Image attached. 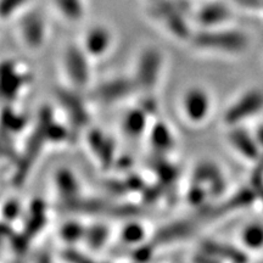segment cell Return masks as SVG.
I'll return each instance as SVG.
<instances>
[{
  "mask_svg": "<svg viewBox=\"0 0 263 263\" xmlns=\"http://www.w3.org/2000/svg\"><path fill=\"white\" fill-rule=\"evenodd\" d=\"M192 41L197 49L218 54H241L249 47V37L239 29L202 28L192 35Z\"/></svg>",
  "mask_w": 263,
  "mask_h": 263,
  "instance_id": "6da1fadb",
  "label": "cell"
},
{
  "mask_svg": "<svg viewBox=\"0 0 263 263\" xmlns=\"http://www.w3.org/2000/svg\"><path fill=\"white\" fill-rule=\"evenodd\" d=\"M52 118L51 110L48 107H43L39 115L38 123L34 127L29 137L27 145H26L24 153H20V157L16 162V170L12 176V180L16 186H21L29 172L37 162L38 156L41 155L45 143H48L47 138V123Z\"/></svg>",
  "mask_w": 263,
  "mask_h": 263,
  "instance_id": "7a4b0ae2",
  "label": "cell"
},
{
  "mask_svg": "<svg viewBox=\"0 0 263 263\" xmlns=\"http://www.w3.org/2000/svg\"><path fill=\"white\" fill-rule=\"evenodd\" d=\"M20 37L31 50H39L48 37V24L42 11L35 9L26 10L18 20Z\"/></svg>",
  "mask_w": 263,
  "mask_h": 263,
  "instance_id": "3957f363",
  "label": "cell"
},
{
  "mask_svg": "<svg viewBox=\"0 0 263 263\" xmlns=\"http://www.w3.org/2000/svg\"><path fill=\"white\" fill-rule=\"evenodd\" d=\"M162 66L163 58L157 48H147L141 52L138 59L136 76L133 78L138 89L144 91L153 90L160 80Z\"/></svg>",
  "mask_w": 263,
  "mask_h": 263,
  "instance_id": "277c9868",
  "label": "cell"
},
{
  "mask_svg": "<svg viewBox=\"0 0 263 263\" xmlns=\"http://www.w3.org/2000/svg\"><path fill=\"white\" fill-rule=\"evenodd\" d=\"M212 110V98L205 88L192 87L182 98V111L188 122L201 124L206 122Z\"/></svg>",
  "mask_w": 263,
  "mask_h": 263,
  "instance_id": "5b68a950",
  "label": "cell"
},
{
  "mask_svg": "<svg viewBox=\"0 0 263 263\" xmlns=\"http://www.w3.org/2000/svg\"><path fill=\"white\" fill-rule=\"evenodd\" d=\"M90 57L82 45L71 44L66 49L64 67L68 80L74 87L84 88L90 81Z\"/></svg>",
  "mask_w": 263,
  "mask_h": 263,
  "instance_id": "8992f818",
  "label": "cell"
},
{
  "mask_svg": "<svg viewBox=\"0 0 263 263\" xmlns=\"http://www.w3.org/2000/svg\"><path fill=\"white\" fill-rule=\"evenodd\" d=\"M263 110V91L252 89L240 97L223 115V121L227 126H239L242 121L248 120Z\"/></svg>",
  "mask_w": 263,
  "mask_h": 263,
  "instance_id": "52a82bcc",
  "label": "cell"
},
{
  "mask_svg": "<svg viewBox=\"0 0 263 263\" xmlns=\"http://www.w3.org/2000/svg\"><path fill=\"white\" fill-rule=\"evenodd\" d=\"M112 43L114 34L107 26L94 25L85 32L82 47L90 59H100L110 51Z\"/></svg>",
  "mask_w": 263,
  "mask_h": 263,
  "instance_id": "ba28073f",
  "label": "cell"
},
{
  "mask_svg": "<svg viewBox=\"0 0 263 263\" xmlns=\"http://www.w3.org/2000/svg\"><path fill=\"white\" fill-rule=\"evenodd\" d=\"M195 17L197 24L202 28H218L223 27L229 21L232 11L224 3L211 2L197 10Z\"/></svg>",
  "mask_w": 263,
  "mask_h": 263,
  "instance_id": "9c48e42d",
  "label": "cell"
},
{
  "mask_svg": "<svg viewBox=\"0 0 263 263\" xmlns=\"http://www.w3.org/2000/svg\"><path fill=\"white\" fill-rule=\"evenodd\" d=\"M134 89H138L134 80L115 78L101 84L97 89L95 95H97V99L103 103L111 104L126 99Z\"/></svg>",
  "mask_w": 263,
  "mask_h": 263,
  "instance_id": "30bf717a",
  "label": "cell"
},
{
  "mask_svg": "<svg viewBox=\"0 0 263 263\" xmlns=\"http://www.w3.org/2000/svg\"><path fill=\"white\" fill-rule=\"evenodd\" d=\"M200 255H201V258H199L200 261H223V259L235 262L248 261L245 252H242L241 250L213 240L203 242Z\"/></svg>",
  "mask_w": 263,
  "mask_h": 263,
  "instance_id": "8fae6325",
  "label": "cell"
},
{
  "mask_svg": "<svg viewBox=\"0 0 263 263\" xmlns=\"http://www.w3.org/2000/svg\"><path fill=\"white\" fill-rule=\"evenodd\" d=\"M28 82L29 74L20 70L14 61L3 65V95L10 101L16 99Z\"/></svg>",
  "mask_w": 263,
  "mask_h": 263,
  "instance_id": "7c38bea8",
  "label": "cell"
},
{
  "mask_svg": "<svg viewBox=\"0 0 263 263\" xmlns=\"http://www.w3.org/2000/svg\"><path fill=\"white\" fill-rule=\"evenodd\" d=\"M229 141L233 147L245 159L257 161L261 156V147L256 141V138L241 127H232V130L229 132Z\"/></svg>",
  "mask_w": 263,
  "mask_h": 263,
  "instance_id": "4fadbf2b",
  "label": "cell"
},
{
  "mask_svg": "<svg viewBox=\"0 0 263 263\" xmlns=\"http://www.w3.org/2000/svg\"><path fill=\"white\" fill-rule=\"evenodd\" d=\"M55 188L62 201L67 205L80 199V182L70 170L60 168L58 171L55 174Z\"/></svg>",
  "mask_w": 263,
  "mask_h": 263,
  "instance_id": "5bb4252c",
  "label": "cell"
},
{
  "mask_svg": "<svg viewBox=\"0 0 263 263\" xmlns=\"http://www.w3.org/2000/svg\"><path fill=\"white\" fill-rule=\"evenodd\" d=\"M194 182L201 183L210 193L219 194L224 189V180L218 167L213 163H203L197 167L194 173Z\"/></svg>",
  "mask_w": 263,
  "mask_h": 263,
  "instance_id": "9a60e30c",
  "label": "cell"
},
{
  "mask_svg": "<svg viewBox=\"0 0 263 263\" xmlns=\"http://www.w3.org/2000/svg\"><path fill=\"white\" fill-rule=\"evenodd\" d=\"M147 117H149V114L141 106L128 111L122 123L124 134L133 139L140 138L146 132Z\"/></svg>",
  "mask_w": 263,
  "mask_h": 263,
  "instance_id": "2e32d148",
  "label": "cell"
},
{
  "mask_svg": "<svg viewBox=\"0 0 263 263\" xmlns=\"http://www.w3.org/2000/svg\"><path fill=\"white\" fill-rule=\"evenodd\" d=\"M59 98H60L61 103L64 105L66 112L70 116L72 123H74L76 126H84L88 122L89 114H88L84 104L82 103V100L77 95L72 94L70 91H65Z\"/></svg>",
  "mask_w": 263,
  "mask_h": 263,
  "instance_id": "e0dca14e",
  "label": "cell"
},
{
  "mask_svg": "<svg viewBox=\"0 0 263 263\" xmlns=\"http://www.w3.org/2000/svg\"><path fill=\"white\" fill-rule=\"evenodd\" d=\"M55 9L68 22H80L87 12L85 0H52Z\"/></svg>",
  "mask_w": 263,
  "mask_h": 263,
  "instance_id": "ac0fdd59",
  "label": "cell"
},
{
  "mask_svg": "<svg viewBox=\"0 0 263 263\" xmlns=\"http://www.w3.org/2000/svg\"><path fill=\"white\" fill-rule=\"evenodd\" d=\"M47 222V217H45V206L42 201H35L32 203L31 215L28 216L27 223H26V228L24 232V236L26 239H31L37 233L41 232L43 227L45 226Z\"/></svg>",
  "mask_w": 263,
  "mask_h": 263,
  "instance_id": "d6986e66",
  "label": "cell"
},
{
  "mask_svg": "<svg viewBox=\"0 0 263 263\" xmlns=\"http://www.w3.org/2000/svg\"><path fill=\"white\" fill-rule=\"evenodd\" d=\"M241 244L249 250H261L263 248V224L250 223L245 226L240 234Z\"/></svg>",
  "mask_w": 263,
  "mask_h": 263,
  "instance_id": "ffe728a7",
  "label": "cell"
},
{
  "mask_svg": "<svg viewBox=\"0 0 263 263\" xmlns=\"http://www.w3.org/2000/svg\"><path fill=\"white\" fill-rule=\"evenodd\" d=\"M121 239L126 245H133L134 248L138 245L144 244L146 239V228L139 222H129L122 228Z\"/></svg>",
  "mask_w": 263,
  "mask_h": 263,
  "instance_id": "44dd1931",
  "label": "cell"
},
{
  "mask_svg": "<svg viewBox=\"0 0 263 263\" xmlns=\"http://www.w3.org/2000/svg\"><path fill=\"white\" fill-rule=\"evenodd\" d=\"M150 139L154 147L160 151L170 150L173 145V136L170 128L162 122H159L150 132Z\"/></svg>",
  "mask_w": 263,
  "mask_h": 263,
  "instance_id": "7402d4cb",
  "label": "cell"
},
{
  "mask_svg": "<svg viewBox=\"0 0 263 263\" xmlns=\"http://www.w3.org/2000/svg\"><path fill=\"white\" fill-rule=\"evenodd\" d=\"M108 228L104 224H93L85 228L84 241L88 242V246L91 250H100L106 244L108 240Z\"/></svg>",
  "mask_w": 263,
  "mask_h": 263,
  "instance_id": "603a6c76",
  "label": "cell"
},
{
  "mask_svg": "<svg viewBox=\"0 0 263 263\" xmlns=\"http://www.w3.org/2000/svg\"><path fill=\"white\" fill-rule=\"evenodd\" d=\"M85 228H87V227H83L80 222H66L60 229V236L66 244L73 245L76 242L84 239Z\"/></svg>",
  "mask_w": 263,
  "mask_h": 263,
  "instance_id": "cb8c5ba5",
  "label": "cell"
},
{
  "mask_svg": "<svg viewBox=\"0 0 263 263\" xmlns=\"http://www.w3.org/2000/svg\"><path fill=\"white\" fill-rule=\"evenodd\" d=\"M32 0H0V12L2 18L6 20L15 17L25 12L31 4Z\"/></svg>",
  "mask_w": 263,
  "mask_h": 263,
  "instance_id": "d4e9b609",
  "label": "cell"
},
{
  "mask_svg": "<svg viewBox=\"0 0 263 263\" xmlns=\"http://www.w3.org/2000/svg\"><path fill=\"white\" fill-rule=\"evenodd\" d=\"M4 129H9L10 132H18L26 126V118L21 114L15 112L12 107L5 108L4 111Z\"/></svg>",
  "mask_w": 263,
  "mask_h": 263,
  "instance_id": "484cf974",
  "label": "cell"
},
{
  "mask_svg": "<svg viewBox=\"0 0 263 263\" xmlns=\"http://www.w3.org/2000/svg\"><path fill=\"white\" fill-rule=\"evenodd\" d=\"M251 188L258 195H263V153L256 161V167L251 177Z\"/></svg>",
  "mask_w": 263,
  "mask_h": 263,
  "instance_id": "4316f807",
  "label": "cell"
},
{
  "mask_svg": "<svg viewBox=\"0 0 263 263\" xmlns=\"http://www.w3.org/2000/svg\"><path fill=\"white\" fill-rule=\"evenodd\" d=\"M20 213H21V206H20V202L16 201L15 199H10L8 202L4 203L3 215H4L9 222H12L16 218H18Z\"/></svg>",
  "mask_w": 263,
  "mask_h": 263,
  "instance_id": "83f0119b",
  "label": "cell"
},
{
  "mask_svg": "<svg viewBox=\"0 0 263 263\" xmlns=\"http://www.w3.org/2000/svg\"><path fill=\"white\" fill-rule=\"evenodd\" d=\"M255 138H256V141L258 143L259 147H261V149L263 150V124H262V126H259L258 129L256 130Z\"/></svg>",
  "mask_w": 263,
  "mask_h": 263,
  "instance_id": "f1b7e54d",
  "label": "cell"
},
{
  "mask_svg": "<svg viewBox=\"0 0 263 263\" xmlns=\"http://www.w3.org/2000/svg\"><path fill=\"white\" fill-rule=\"evenodd\" d=\"M146 2H149V4H155V3L159 2V0H146Z\"/></svg>",
  "mask_w": 263,
  "mask_h": 263,
  "instance_id": "f546056e",
  "label": "cell"
},
{
  "mask_svg": "<svg viewBox=\"0 0 263 263\" xmlns=\"http://www.w3.org/2000/svg\"><path fill=\"white\" fill-rule=\"evenodd\" d=\"M262 196H263V195H262Z\"/></svg>",
  "mask_w": 263,
  "mask_h": 263,
  "instance_id": "4dcf8cb0",
  "label": "cell"
}]
</instances>
